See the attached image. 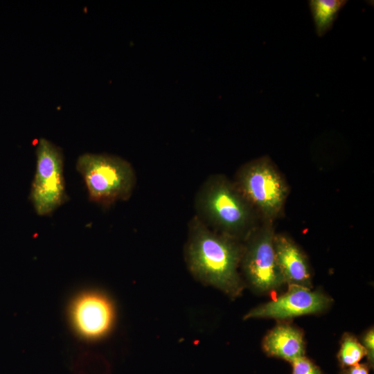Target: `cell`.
I'll return each instance as SVG.
<instances>
[{
	"instance_id": "obj_1",
	"label": "cell",
	"mask_w": 374,
	"mask_h": 374,
	"mask_svg": "<svg viewBox=\"0 0 374 374\" xmlns=\"http://www.w3.org/2000/svg\"><path fill=\"white\" fill-rule=\"evenodd\" d=\"M243 246L238 240L217 233L195 215L188 224L184 258L198 281L231 298L240 296L244 285L238 272Z\"/></svg>"
},
{
	"instance_id": "obj_2",
	"label": "cell",
	"mask_w": 374,
	"mask_h": 374,
	"mask_svg": "<svg viewBox=\"0 0 374 374\" xmlns=\"http://www.w3.org/2000/svg\"><path fill=\"white\" fill-rule=\"evenodd\" d=\"M195 216L212 230L240 241L253 230L254 209L222 175L208 177L195 199Z\"/></svg>"
},
{
	"instance_id": "obj_3",
	"label": "cell",
	"mask_w": 374,
	"mask_h": 374,
	"mask_svg": "<svg viewBox=\"0 0 374 374\" xmlns=\"http://www.w3.org/2000/svg\"><path fill=\"white\" fill-rule=\"evenodd\" d=\"M89 199L103 206L128 199L136 184L133 167L125 159L112 154L85 153L76 162Z\"/></svg>"
},
{
	"instance_id": "obj_4",
	"label": "cell",
	"mask_w": 374,
	"mask_h": 374,
	"mask_svg": "<svg viewBox=\"0 0 374 374\" xmlns=\"http://www.w3.org/2000/svg\"><path fill=\"white\" fill-rule=\"evenodd\" d=\"M234 183L253 209L268 220L278 215L288 193L286 182L267 157L243 165Z\"/></svg>"
},
{
	"instance_id": "obj_5",
	"label": "cell",
	"mask_w": 374,
	"mask_h": 374,
	"mask_svg": "<svg viewBox=\"0 0 374 374\" xmlns=\"http://www.w3.org/2000/svg\"><path fill=\"white\" fill-rule=\"evenodd\" d=\"M67 197L62 149L42 138L36 148V170L30 199L37 215H48L65 202Z\"/></svg>"
},
{
	"instance_id": "obj_6",
	"label": "cell",
	"mask_w": 374,
	"mask_h": 374,
	"mask_svg": "<svg viewBox=\"0 0 374 374\" xmlns=\"http://www.w3.org/2000/svg\"><path fill=\"white\" fill-rule=\"evenodd\" d=\"M271 222L253 229L245 239L240 265L249 284L256 291L268 292L285 282L276 258Z\"/></svg>"
},
{
	"instance_id": "obj_7",
	"label": "cell",
	"mask_w": 374,
	"mask_h": 374,
	"mask_svg": "<svg viewBox=\"0 0 374 374\" xmlns=\"http://www.w3.org/2000/svg\"><path fill=\"white\" fill-rule=\"evenodd\" d=\"M330 303V298L322 292L312 291L303 286L289 285L285 294L252 309L244 319L292 318L321 312Z\"/></svg>"
},
{
	"instance_id": "obj_8",
	"label": "cell",
	"mask_w": 374,
	"mask_h": 374,
	"mask_svg": "<svg viewBox=\"0 0 374 374\" xmlns=\"http://www.w3.org/2000/svg\"><path fill=\"white\" fill-rule=\"evenodd\" d=\"M71 318L77 331L87 339L105 335L114 321V309L109 300L97 292L79 296L71 307Z\"/></svg>"
},
{
	"instance_id": "obj_9",
	"label": "cell",
	"mask_w": 374,
	"mask_h": 374,
	"mask_svg": "<svg viewBox=\"0 0 374 374\" xmlns=\"http://www.w3.org/2000/svg\"><path fill=\"white\" fill-rule=\"evenodd\" d=\"M274 246L278 265L285 283L309 288L311 275L307 259L288 237L274 235Z\"/></svg>"
},
{
	"instance_id": "obj_10",
	"label": "cell",
	"mask_w": 374,
	"mask_h": 374,
	"mask_svg": "<svg viewBox=\"0 0 374 374\" xmlns=\"http://www.w3.org/2000/svg\"><path fill=\"white\" fill-rule=\"evenodd\" d=\"M262 347L267 355L292 362L304 356L303 335L298 328L281 323L267 334Z\"/></svg>"
},
{
	"instance_id": "obj_11",
	"label": "cell",
	"mask_w": 374,
	"mask_h": 374,
	"mask_svg": "<svg viewBox=\"0 0 374 374\" xmlns=\"http://www.w3.org/2000/svg\"><path fill=\"white\" fill-rule=\"evenodd\" d=\"M345 0H311L308 1L318 37L323 36L333 26Z\"/></svg>"
},
{
	"instance_id": "obj_12",
	"label": "cell",
	"mask_w": 374,
	"mask_h": 374,
	"mask_svg": "<svg viewBox=\"0 0 374 374\" xmlns=\"http://www.w3.org/2000/svg\"><path fill=\"white\" fill-rule=\"evenodd\" d=\"M366 355L365 348L355 337L349 334L343 337L337 355L342 367L345 368L355 366Z\"/></svg>"
},
{
	"instance_id": "obj_13",
	"label": "cell",
	"mask_w": 374,
	"mask_h": 374,
	"mask_svg": "<svg viewBox=\"0 0 374 374\" xmlns=\"http://www.w3.org/2000/svg\"><path fill=\"white\" fill-rule=\"evenodd\" d=\"M291 363L292 364V374H322L319 368L305 356H302Z\"/></svg>"
},
{
	"instance_id": "obj_14",
	"label": "cell",
	"mask_w": 374,
	"mask_h": 374,
	"mask_svg": "<svg viewBox=\"0 0 374 374\" xmlns=\"http://www.w3.org/2000/svg\"><path fill=\"white\" fill-rule=\"evenodd\" d=\"M363 346L366 350V356L370 365L374 361V332L373 328L370 329L363 337Z\"/></svg>"
},
{
	"instance_id": "obj_15",
	"label": "cell",
	"mask_w": 374,
	"mask_h": 374,
	"mask_svg": "<svg viewBox=\"0 0 374 374\" xmlns=\"http://www.w3.org/2000/svg\"><path fill=\"white\" fill-rule=\"evenodd\" d=\"M341 374H369L368 367L364 364H357L355 366L345 368Z\"/></svg>"
}]
</instances>
